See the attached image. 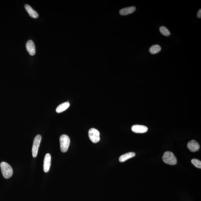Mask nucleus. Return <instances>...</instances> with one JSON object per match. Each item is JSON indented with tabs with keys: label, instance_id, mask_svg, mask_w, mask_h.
Listing matches in <instances>:
<instances>
[{
	"label": "nucleus",
	"instance_id": "1",
	"mask_svg": "<svg viewBox=\"0 0 201 201\" xmlns=\"http://www.w3.org/2000/svg\"><path fill=\"white\" fill-rule=\"evenodd\" d=\"M1 168L3 176L5 179H8L13 176V168L7 163L1 162Z\"/></svg>",
	"mask_w": 201,
	"mask_h": 201
},
{
	"label": "nucleus",
	"instance_id": "2",
	"mask_svg": "<svg viewBox=\"0 0 201 201\" xmlns=\"http://www.w3.org/2000/svg\"><path fill=\"white\" fill-rule=\"evenodd\" d=\"M162 159L165 164L170 165H176L177 163V159L173 153L170 151H167L164 153Z\"/></svg>",
	"mask_w": 201,
	"mask_h": 201
},
{
	"label": "nucleus",
	"instance_id": "3",
	"mask_svg": "<svg viewBox=\"0 0 201 201\" xmlns=\"http://www.w3.org/2000/svg\"><path fill=\"white\" fill-rule=\"evenodd\" d=\"M60 143L61 151L65 153L68 151L70 144L69 137L66 135H61L60 138Z\"/></svg>",
	"mask_w": 201,
	"mask_h": 201
},
{
	"label": "nucleus",
	"instance_id": "4",
	"mask_svg": "<svg viewBox=\"0 0 201 201\" xmlns=\"http://www.w3.org/2000/svg\"><path fill=\"white\" fill-rule=\"evenodd\" d=\"M42 136L39 135H36L34 140L32 147V155L33 158H36L37 156L38 150H39V145H40L41 141H42Z\"/></svg>",
	"mask_w": 201,
	"mask_h": 201
},
{
	"label": "nucleus",
	"instance_id": "5",
	"mask_svg": "<svg viewBox=\"0 0 201 201\" xmlns=\"http://www.w3.org/2000/svg\"><path fill=\"white\" fill-rule=\"evenodd\" d=\"M88 135L90 140L92 143H98L100 141V133L97 129L91 128L88 132Z\"/></svg>",
	"mask_w": 201,
	"mask_h": 201
},
{
	"label": "nucleus",
	"instance_id": "6",
	"mask_svg": "<svg viewBox=\"0 0 201 201\" xmlns=\"http://www.w3.org/2000/svg\"><path fill=\"white\" fill-rule=\"evenodd\" d=\"M187 147L191 152H196L200 149V146L197 141L193 140L190 141L187 144Z\"/></svg>",
	"mask_w": 201,
	"mask_h": 201
},
{
	"label": "nucleus",
	"instance_id": "7",
	"mask_svg": "<svg viewBox=\"0 0 201 201\" xmlns=\"http://www.w3.org/2000/svg\"><path fill=\"white\" fill-rule=\"evenodd\" d=\"M51 163V156L49 153L45 155L44 161L43 170L45 173H48L50 170Z\"/></svg>",
	"mask_w": 201,
	"mask_h": 201
},
{
	"label": "nucleus",
	"instance_id": "8",
	"mask_svg": "<svg viewBox=\"0 0 201 201\" xmlns=\"http://www.w3.org/2000/svg\"><path fill=\"white\" fill-rule=\"evenodd\" d=\"M131 129L132 131L136 133H144L148 130L147 127L141 125H134L132 126Z\"/></svg>",
	"mask_w": 201,
	"mask_h": 201
},
{
	"label": "nucleus",
	"instance_id": "9",
	"mask_svg": "<svg viewBox=\"0 0 201 201\" xmlns=\"http://www.w3.org/2000/svg\"><path fill=\"white\" fill-rule=\"evenodd\" d=\"M27 51H28L30 55H34L36 53V48L34 42L32 40H29L27 42L26 45Z\"/></svg>",
	"mask_w": 201,
	"mask_h": 201
},
{
	"label": "nucleus",
	"instance_id": "10",
	"mask_svg": "<svg viewBox=\"0 0 201 201\" xmlns=\"http://www.w3.org/2000/svg\"><path fill=\"white\" fill-rule=\"evenodd\" d=\"M135 10H136V8L134 7H126V8L121 9L120 10L119 13L121 16H127V15L132 14L134 12H135Z\"/></svg>",
	"mask_w": 201,
	"mask_h": 201
},
{
	"label": "nucleus",
	"instance_id": "11",
	"mask_svg": "<svg viewBox=\"0 0 201 201\" xmlns=\"http://www.w3.org/2000/svg\"><path fill=\"white\" fill-rule=\"evenodd\" d=\"M25 10H26L29 16L34 18H36L39 16V14L37 12L34 10L31 6L28 4H26L25 5Z\"/></svg>",
	"mask_w": 201,
	"mask_h": 201
},
{
	"label": "nucleus",
	"instance_id": "12",
	"mask_svg": "<svg viewBox=\"0 0 201 201\" xmlns=\"http://www.w3.org/2000/svg\"><path fill=\"white\" fill-rule=\"evenodd\" d=\"M135 155V154L134 152H129V153L124 154L122 155L121 156H120L119 158V161L120 162H124L125 161L127 160V159L133 157Z\"/></svg>",
	"mask_w": 201,
	"mask_h": 201
},
{
	"label": "nucleus",
	"instance_id": "13",
	"mask_svg": "<svg viewBox=\"0 0 201 201\" xmlns=\"http://www.w3.org/2000/svg\"><path fill=\"white\" fill-rule=\"evenodd\" d=\"M70 106L68 102H65L59 105L56 109V112L57 113H60L64 112L68 109Z\"/></svg>",
	"mask_w": 201,
	"mask_h": 201
},
{
	"label": "nucleus",
	"instance_id": "14",
	"mask_svg": "<svg viewBox=\"0 0 201 201\" xmlns=\"http://www.w3.org/2000/svg\"><path fill=\"white\" fill-rule=\"evenodd\" d=\"M161 48L159 45H152L149 49V51L151 54H157L160 51Z\"/></svg>",
	"mask_w": 201,
	"mask_h": 201
},
{
	"label": "nucleus",
	"instance_id": "15",
	"mask_svg": "<svg viewBox=\"0 0 201 201\" xmlns=\"http://www.w3.org/2000/svg\"><path fill=\"white\" fill-rule=\"evenodd\" d=\"M159 30L161 33L164 36H170V31L165 27H160Z\"/></svg>",
	"mask_w": 201,
	"mask_h": 201
},
{
	"label": "nucleus",
	"instance_id": "16",
	"mask_svg": "<svg viewBox=\"0 0 201 201\" xmlns=\"http://www.w3.org/2000/svg\"><path fill=\"white\" fill-rule=\"evenodd\" d=\"M191 162L192 164L194 166L197 168H201V162L200 161L197 159H193L191 160Z\"/></svg>",
	"mask_w": 201,
	"mask_h": 201
},
{
	"label": "nucleus",
	"instance_id": "17",
	"mask_svg": "<svg viewBox=\"0 0 201 201\" xmlns=\"http://www.w3.org/2000/svg\"><path fill=\"white\" fill-rule=\"evenodd\" d=\"M197 17L199 18H201V10L200 9V10H199L197 14Z\"/></svg>",
	"mask_w": 201,
	"mask_h": 201
}]
</instances>
